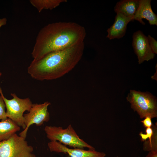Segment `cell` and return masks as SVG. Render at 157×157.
<instances>
[{
  "label": "cell",
  "mask_w": 157,
  "mask_h": 157,
  "mask_svg": "<svg viewBox=\"0 0 157 157\" xmlns=\"http://www.w3.org/2000/svg\"><path fill=\"white\" fill-rule=\"evenodd\" d=\"M85 28L73 22H58L47 24L39 32L31 53L33 60L83 42Z\"/></svg>",
  "instance_id": "obj_1"
},
{
  "label": "cell",
  "mask_w": 157,
  "mask_h": 157,
  "mask_svg": "<svg viewBox=\"0 0 157 157\" xmlns=\"http://www.w3.org/2000/svg\"><path fill=\"white\" fill-rule=\"evenodd\" d=\"M84 48L83 42L65 49L49 53L33 60L27 68L28 74L39 81L60 78L72 70L81 60Z\"/></svg>",
  "instance_id": "obj_2"
},
{
  "label": "cell",
  "mask_w": 157,
  "mask_h": 157,
  "mask_svg": "<svg viewBox=\"0 0 157 157\" xmlns=\"http://www.w3.org/2000/svg\"><path fill=\"white\" fill-rule=\"evenodd\" d=\"M47 137L51 141H57L74 148L95 150L92 146L80 138L70 124L65 129L61 127L47 126L44 129Z\"/></svg>",
  "instance_id": "obj_3"
},
{
  "label": "cell",
  "mask_w": 157,
  "mask_h": 157,
  "mask_svg": "<svg viewBox=\"0 0 157 157\" xmlns=\"http://www.w3.org/2000/svg\"><path fill=\"white\" fill-rule=\"evenodd\" d=\"M126 99L130 103L131 108L137 112L140 118L157 117L156 100L150 93L130 90Z\"/></svg>",
  "instance_id": "obj_4"
},
{
  "label": "cell",
  "mask_w": 157,
  "mask_h": 157,
  "mask_svg": "<svg viewBox=\"0 0 157 157\" xmlns=\"http://www.w3.org/2000/svg\"><path fill=\"white\" fill-rule=\"evenodd\" d=\"M33 149L25 139L16 133L0 142V157H36Z\"/></svg>",
  "instance_id": "obj_5"
},
{
  "label": "cell",
  "mask_w": 157,
  "mask_h": 157,
  "mask_svg": "<svg viewBox=\"0 0 157 157\" xmlns=\"http://www.w3.org/2000/svg\"><path fill=\"white\" fill-rule=\"evenodd\" d=\"M0 94L5 103L7 117L24 129L26 126L24 123L23 113L26 111H29L32 107L33 104L30 99L28 98L21 99L15 93H11L13 98L8 99L4 97L0 86Z\"/></svg>",
  "instance_id": "obj_6"
},
{
  "label": "cell",
  "mask_w": 157,
  "mask_h": 157,
  "mask_svg": "<svg viewBox=\"0 0 157 157\" xmlns=\"http://www.w3.org/2000/svg\"><path fill=\"white\" fill-rule=\"evenodd\" d=\"M50 102L46 101L41 104H33L28 113L24 115V121L26 128L19 134L25 139L26 137L29 128L33 124L41 126L50 119V114L48 110Z\"/></svg>",
  "instance_id": "obj_7"
},
{
  "label": "cell",
  "mask_w": 157,
  "mask_h": 157,
  "mask_svg": "<svg viewBox=\"0 0 157 157\" xmlns=\"http://www.w3.org/2000/svg\"><path fill=\"white\" fill-rule=\"evenodd\" d=\"M132 46L137 56L139 64L154 58L155 54L149 46L147 37L140 31H136L133 34Z\"/></svg>",
  "instance_id": "obj_8"
},
{
  "label": "cell",
  "mask_w": 157,
  "mask_h": 157,
  "mask_svg": "<svg viewBox=\"0 0 157 157\" xmlns=\"http://www.w3.org/2000/svg\"><path fill=\"white\" fill-rule=\"evenodd\" d=\"M48 146L51 152L67 154L69 157H105L106 155L105 153L95 150L70 149L56 141H51L48 143Z\"/></svg>",
  "instance_id": "obj_9"
},
{
  "label": "cell",
  "mask_w": 157,
  "mask_h": 157,
  "mask_svg": "<svg viewBox=\"0 0 157 157\" xmlns=\"http://www.w3.org/2000/svg\"><path fill=\"white\" fill-rule=\"evenodd\" d=\"M113 24L107 30L106 37L110 40L119 39L125 35L128 24L133 20V17H126L120 13H117Z\"/></svg>",
  "instance_id": "obj_10"
},
{
  "label": "cell",
  "mask_w": 157,
  "mask_h": 157,
  "mask_svg": "<svg viewBox=\"0 0 157 157\" xmlns=\"http://www.w3.org/2000/svg\"><path fill=\"white\" fill-rule=\"evenodd\" d=\"M151 0H140L138 7L133 17V20L139 21L142 24L145 23L142 19L147 20L149 24L157 25V15L153 12L151 5Z\"/></svg>",
  "instance_id": "obj_11"
},
{
  "label": "cell",
  "mask_w": 157,
  "mask_h": 157,
  "mask_svg": "<svg viewBox=\"0 0 157 157\" xmlns=\"http://www.w3.org/2000/svg\"><path fill=\"white\" fill-rule=\"evenodd\" d=\"M139 0H123L118 2L114 10L126 17H133L138 7Z\"/></svg>",
  "instance_id": "obj_12"
},
{
  "label": "cell",
  "mask_w": 157,
  "mask_h": 157,
  "mask_svg": "<svg viewBox=\"0 0 157 157\" xmlns=\"http://www.w3.org/2000/svg\"><path fill=\"white\" fill-rule=\"evenodd\" d=\"M20 129V127L8 118L1 120L0 122V142L8 139Z\"/></svg>",
  "instance_id": "obj_13"
},
{
  "label": "cell",
  "mask_w": 157,
  "mask_h": 157,
  "mask_svg": "<svg viewBox=\"0 0 157 157\" xmlns=\"http://www.w3.org/2000/svg\"><path fill=\"white\" fill-rule=\"evenodd\" d=\"M31 4L39 12L43 9L52 10L58 6L61 3L66 2V0H30Z\"/></svg>",
  "instance_id": "obj_14"
},
{
  "label": "cell",
  "mask_w": 157,
  "mask_h": 157,
  "mask_svg": "<svg viewBox=\"0 0 157 157\" xmlns=\"http://www.w3.org/2000/svg\"><path fill=\"white\" fill-rule=\"evenodd\" d=\"M6 106L2 97L0 95V120H4L7 117L5 110Z\"/></svg>",
  "instance_id": "obj_15"
},
{
  "label": "cell",
  "mask_w": 157,
  "mask_h": 157,
  "mask_svg": "<svg viewBox=\"0 0 157 157\" xmlns=\"http://www.w3.org/2000/svg\"><path fill=\"white\" fill-rule=\"evenodd\" d=\"M149 46L154 54L157 53V42L154 38L150 35L147 36Z\"/></svg>",
  "instance_id": "obj_16"
},
{
  "label": "cell",
  "mask_w": 157,
  "mask_h": 157,
  "mask_svg": "<svg viewBox=\"0 0 157 157\" xmlns=\"http://www.w3.org/2000/svg\"><path fill=\"white\" fill-rule=\"evenodd\" d=\"M151 119L149 117H147L141 122L142 123L143 126L146 128L151 127L152 125Z\"/></svg>",
  "instance_id": "obj_17"
},
{
  "label": "cell",
  "mask_w": 157,
  "mask_h": 157,
  "mask_svg": "<svg viewBox=\"0 0 157 157\" xmlns=\"http://www.w3.org/2000/svg\"><path fill=\"white\" fill-rule=\"evenodd\" d=\"M145 157H157V150L149 151Z\"/></svg>",
  "instance_id": "obj_18"
},
{
  "label": "cell",
  "mask_w": 157,
  "mask_h": 157,
  "mask_svg": "<svg viewBox=\"0 0 157 157\" xmlns=\"http://www.w3.org/2000/svg\"><path fill=\"white\" fill-rule=\"evenodd\" d=\"M6 22L7 19L6 18L0 19V28L2 26L6 25Z\"/></svg>",
  "instance_id": "obj_19"
},
{
  "label": "cell",
  "mask_w": 157,
  "mask_h": 157,
  "mask_svg": "<svg viewBox=\"0 0 157 157\" xmlns=\"http://www.w3.org/2000/svg\"><path fill=\"white\" fill-rule=\"evenodd\" d=\"M1 75H2L1 73V72H0V78L1 77Z\"/></svg>",
  "instance_id": "obj_20"
},
{
  "label": "cell",
  "mask_w": 157,
  "mask_h": 157,
  "mask_svg": "<svg viewBox=\"0 0 157 157\" xmlns=\"http://www.w3.org/2000/svg\"><path fill=\"white\" fill-rule=\"evenodd\" d=\"M116 157H119L118 156H117Z\"/></svg>",
  "instance_id": "obj_21"
}]
</instances>
